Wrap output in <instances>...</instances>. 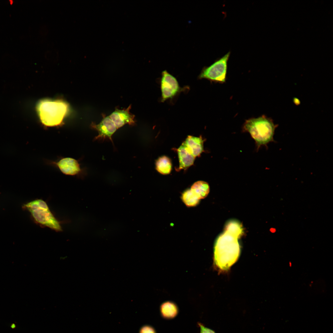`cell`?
<instances>
[{"instance_id": "7c38bea8", "label": "cell", "mask_w": 333, "mask_h": 333, "mask_svg": "<svg viewBox=\"0 0 333 333\" xmlns=\"http://www.w3.org/2000/svg\"><path fill=\"white\" fill-rule=\"evenodd\" d=\"M160 314L162 317L166 319L175 318L178 314L179 308L176 303L171 301L163 302L160 307Z\"/></svg>"}, {"instance_id": "9c48e42d", "label": "cell", "mask_w": 333, "mask_h": 333, "mask_svg": "<svg viewBox=\"0 0 333 333\" xmlns=\"http://www.w3.org/2000/svg\"><path fill=\"white\" fill-rule=\"evenodd\" d=\"M204 139L201 137L188 136L183 142L189 151L195 158L204 151Z\"/></svg>"}, {"instance_id": "2e32d148", "label": "cell", "mask_w": 333, "mask_h": 333, "mask_svg": "<svg viewBox=\"0 0 333 333\" xmlns=\"http://www.w3.org/2000/svg\"><path fill=\"white\" fill-rule=\"evenodd\" d=\"M181 198L183 202L188 207L196 206L199 201L190 189H187L183 193Z\"/></svg>"}, {"instance_id": "9a60e30c", "label": "cell", "mask_w": 333, "mask_h": 333, "mask_svg": "<svg viewBox=\"0 0 333 333\" xmlns=\"http://www.w3.org/2000/svg\"><path fill=\"white\" fill-rule=\"evenodd\" d=\"M225 231L239 238L242 234L243 229L239 222L235 220H231L226 224Z\"/></svg>"}, {"instance_id": "ba28073f", "label": "cell", "mask_w": 333, "mask_h": 333, "mask_svg": "<svg viewBox=\"0 0 333 333\" xmlns=\"http://www.w3.org/2000/svg\"><path fill=\"white\" fill-rule=\"evenodd\" d=\"M131 107L130 105L127 108L122 109L116 108L109 116L117 129L126 124L131 126L135 125V116L130 112Z\"/></svg>"}, {"instance_id": "5bb4252c", "label": "cell", "mask_w": 333, "mask_h": 333, "mask_svg": "<svg viewBox=\"0 0 333 333\" xmlns=\"http://www.w3.org/2000/svg\"><path fill=\"white\" fill-rule=\"evenodd\" d=\"M156 169L159 173L164 175L170 173L172 169V164L169 158L165 156L160 157L155 163Z\"/></svg>"}, {"instance_id": "ac0fdd59", "label": "cell", "mask_w": 333, "mask_h": 333, "mask_svg": "<svg viewBox=\"0 0 333 333\" xmlns=\"http://www.w3.org/2000/svg\"><path fill=\"white\" fill-rule=\"evenodd\" d=\"M197 326L200 329L199 333H216L214 331L206 327L200 322H197Z\"/></svg>"}, {"instance_id": "3957f363", "label": "cell", "mask_w": 333, "mask_h": 333, "mask_svg": "<svg viewBox=\"0 0 333 333\" xmlns=\"http://www.w3.org/2000/svg\"><path fill=\"white\" fill-rule=\"evenodd\" d=\"M23 210L30 212L32 220L42 228L47 227L56 232H61V222L55 216L46 202L36 199L23 204Z\"/></svg>"}, {"instance_id": "6da1fadb", "label": "cell", "mask_w": 333, "mask_h": 333, "mask_svg": "<svg viewBox=\"0 0 333 333\" xmlns=\"http://www.w3.org/2000/svg\"><path fill=\"white\" fill-rule=\"evenodd\" d=\"M276 125L269 118L263 115L246 120L242 127L243 132L249 133L255 141L257 151L262 146L274 142L273 138Z\"/></svg>"}, {"instance_id": "277c9868", "label": "cell", "mask_w": 333, "mask_h": 333, "mask_svg": "<svg viewBox=\"0 0 333 333\" xmlns=\"http://www.w3.org/2000/svg\"><path fill=\"white\" fill-rule=\"evenodd\" d=\"M37 110L42 122L46 126H53L62 122L67 112L68 105L61 101L45 100L39 102Z\"/></svg>"}, {"instance_id": "4fadbf2b", "label": "cell", "mask_w": 333, "mask_h": 333, "mask_svg": "<svg viewBox=\"0 0 333 333\" xmlns=\"http://www.w3.org/2000/svg\"><path fill=\"white\" fill-rule=\"evenodd\" d=\"M199 199L205 198L208 194L210 187L208 183L203 181H198L193 183L190 189Z\"/></svg>"}, {"instance_id": "8fae6325", "label": "cell", "mask_w": 333, "mask_h": 333, "mask_svg": "<svg viewBox=\"0 0 333 333\" xmlns=\"http://www.w3.org/2000/svg\"><path fill=\"white\" fill-rule=\"evenodd\" d=\"M177 151L179 169H186L193 164L195 158L189 151L183 142Z\"/></svg>"}, {"instance_id": "8992f818", "label": "cell", "mask_w": 333, "mask_h": 333, "mask_svg": "<svg viewBox=\"0 0 333 333\" xmlns=\"http://www.w3.org/2000/svg\"><path fill=\"white\" fill-rule=\"evenodd\" d=\"M160 81L161 101L162 102L172 98L180 91V88L176 79L166 70L162 73Z\"/></svg>"}, {"instance_id": "7a4b0ae2", "label": "cell", "mask_w": 333, "mask_h": 333, "mask_svg": "<svg viewBox=\"0 0 333 333\" xmlns=\"http://www.w3.org/2000/svg\"><path fill=\"white\" fill-rule=\"evenodd\" d=\"M238 238L226 231L218 238L215 246L214 259L216 264L220 268H227L237 259L240 250Z\"/></svg>"}, {"instance_id": "e0dca14e", "label": "cell", "mask_w": 333, "mask_h": 333, "mask_svg": "<svg viewBox=\"0 0 333 333\" xmlns=\"http://www.w3.org/2000/svg\"><path fill=\"white\" fill-rule=\"evenodd\" d=\"M139 333H157L155 329L149 325L142 326L140 329Z\"/></svg>"}, {"instance_id": "30bf717a", "label": "cell", "mask_w": 333, "mask_h": 333, "mask_svg": "<svg viewBox=\"0 0 333 333\" xmlns=\"http://www.w3.org/2000/svg\"><path fill=\"white\" fill-rule=\"evenodd\" d=\"M62 173L67 175H74L80 171L79 164L75 159L70 158H64L56 163Z\"/></svg>"}, {"instance_id": "5b68a950", "label": "cell", "mask_w": 333, "mask_h": 333, "mask_svg": "<svg viewBox=\"0 0 333 333\" xmlns=\"http://www.w3.org/2000/svg\"><path fill=\"white\" fill-rule=\"evenodd\" d=\"M230 55V52H228L210 66L204 67L198 76V78L206 79L210 81L221 84L225 82L228 62Z\"/></svg>"}, {"instance_id": "52a82bcc", "label": "cell", "mask_w": 333, "mask_h": 333, "mask_svg": "<svg viewBox=\"0 0 333 333\" xmlns=\"http://www.w3.org/2000/svg\"><path fill=\"white\" fill-rule=\"evenodd\" d=\"M91 126L98 134L94 138V140L108 139L113 142L112 136L117 129L109 116H105L103 115L100 123L98 124L92 123Z\"/></svg>"}]
</instances>
